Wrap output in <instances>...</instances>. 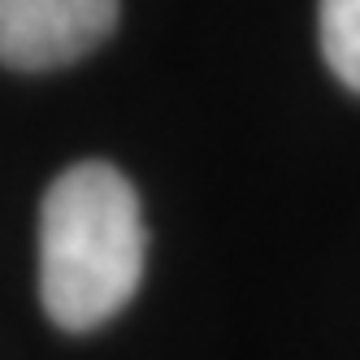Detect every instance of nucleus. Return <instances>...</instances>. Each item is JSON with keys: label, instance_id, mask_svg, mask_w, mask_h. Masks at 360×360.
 <instances>
[{"label": "nucleus", "instance_id": "nucleus-1", "mask_svg": "<svg viewBox=\"0 0 360 360\" xmlns=\"http://www.w3.org/2000/svg\"><path fill=\"white\" fill-rule=\"evenodd\" d=\"M148 230L131 178L109 161H79L39 204V304L53 326L87 334L139 291Z\"/></svg>", "mask_w": 360, "mask_h": 360}, {"label": "nucleus", "instance_id": "nucleus-2", "mask_svg": "<svg viewBox=\"0 0 360 360\" xmlns=\"http://www.w3.org/2000/svg\"><path fill=\"white\" fill-rule=\"evenodd\" d=\"M113 27L117 0H0V65L22 74L74 65Z\"/></svg>", "mask_w": 360, "mask_h": 360}, {"label": "nucleus", "instance_id": "nucleus-3", "mask_svg": "<svg viewBox=\"0 0 360 360\" xmlns=\"http://www.w3.org/2000/svg\"><path fill=\"white\" fill-rule=\"evenodd\" d=\"M317 27L326 65L360 96V0H317Z\"/></svg>", "mask_w": 360, "mask_h": 360}]
</instances>
